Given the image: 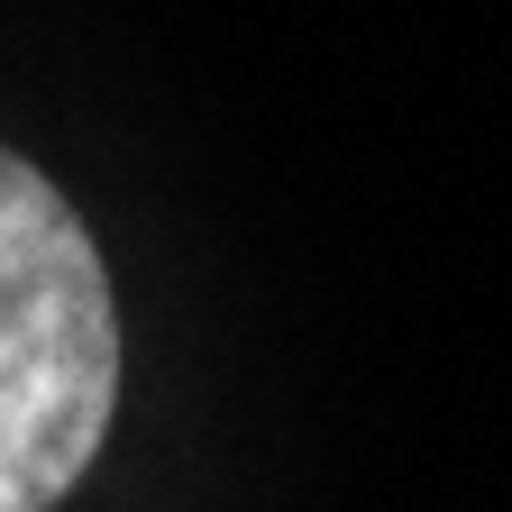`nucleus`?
Wrapping results in <instances>:
<instances>
[{"label":"nucleus","mask_w":512,"mask_h":512,"mask_svg":"<svg viewBox=\"0 0 512 512\" xmlns=\"http://www.w3.org/2000/svg\"><path fill=\"white\" fill-rule=\"evenodd\" d=\"M119 412V302L74 202L0 147V512H55Z\"/></svg>","instance_id":"f257e3e1"}]
</instances>
